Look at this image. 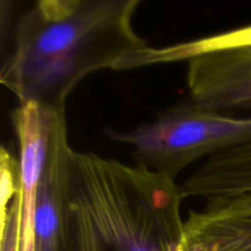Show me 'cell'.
<instances>
[{"mask_svg": "<svg viewBox=\"0 0 251 251\" xmlns=\"http://www.w3.org/2000/svg\"><path fill=\"white\" fill-rule=\"evenodd\" d=\"M190 100L216 112H251V47L213 51L188 61Z\"/></svg>", "mask_w": 251, "mask_h": 251, "instance_id": "obj_4", "label": "cell"}, {"mask_svg": "<svg viewBox=\"0 0 251 251\" xmlns=\"http://www.w3.org/2000/svg\"><path fill=\"white\" fill-rule=\"evenodd\" d=\"M56 114L59 113L44 109L36 103H19L11 113L12 126L19 142L20 251H33L37 190Z\"/></svg>", "mask_w": 251, "mask_h": 251, "instance_id": "obj_6", "label": "cell"}, {"mask_svg": "<svg viewBox=\"0 0 251 251\" xmlns=\"http://www.w3.org/2000/svg\"><path fill=\"white\" fill-rule=\"evenodd\" d=\"M243 47H251V25L171 46L157 48L149 46L125 55L118 63L117 69L119 71L134 70L154 65L189 61L203 54Z\"/></svg>", "mask_w": 251, "mask_h": 251, "instance_id": "obj_9", "label": "cell"}, {"mask_svg": "<svg viewBox=\"0 0 251 251\" xmlns=\"http://www.w3.org/2000/svg\"><path fill=\"white\" fill-rule=\"evenodd\" d=\"M71 151L66 117L65 114H56L37 190L33 251H64L65 248V213Z\"/></svg>", "mask_w": 251, "mask_h": 251, "instance_id": "obj_5", "label": "cell"}, {"mask_svg": "<svg viewBox=\"0 0 251 251\" xmlns=\"http://www.w3.org/2000/svg\"><path fill=\"white\" fill-rule=\"evenodd\" d=\"M105 135L131 147L136 164L176 180L194 162L251 141V115L235 117L189 100L131 130L107 127Z\"/></svg>", "mask_w": 251, "mask_h": 251, "instance_id": "obj_3", "label": "cell"}, {"mask_svg": "<svg viewBox=\"0 0 251 251\" xmlns=\"http://www.w3.org/2000/svg\"><path fill=\"white\" fill-rule=\"evenodd\" d=\"M141 0H38L17 19L0 81L20 104L65 114L66 100L91 74L149 43L136 32Z\"/></svg>", "mask_w": 251, "mask_h": 251, "instance_id": "obj_1", "label": "cell"}, {"mask_svg": "<svg viewBox=\"0 0 251 251\" xmlns=\"http://www.w3.org/2000/svg\"><path fill=\"white\" fill-rule=\"evenodd\" d=\"M190 251H251V195L206 201L185 220Z\"/></svg>", "mask_w": 251, "mask_h": 251, "instance_id": "obj_7", "label": "cell"}, {"mask_svg": "<svg viewBox=\"0 0 251 251\" xmlns=\"http://www.w3.org/2000/svg\"><path fill=\"white\" fill-rule=\"evenodd\" d=\"M184 199L251 195V141L213 154L180 184Z\"/></svg>", "mask_w": 251, "mask_h": 251, "instance_id": "obj_8", "label": "cell"}, {"mask_svg": "<svg viewBox=\"0 0 251 251\" xmlns=\"http://www.w3.org/2000/svg\"><path fill=\"white\" fill-rule=\"evenodd\" d=\"M0 251H20V201L19 193L1 211V243Z\"/></svg>", "mask_w": 251, "mask_h": 251, "instance_id": "obj_10", "label": "cell"}, {"mask_svg": "<svg viewBox=\"0 0 251 251\" xmlns=\"http://www.w3.org/2000/svg\"><path fill=\"white\" fill-rule=\"evenodd\" d=\"M176 179L73 150L64 251H190Z\"/></svg>", "mask_w": 251, "mask_h": 251, "instance_id": "obj_2", "label": "cell"}]
</instances>
